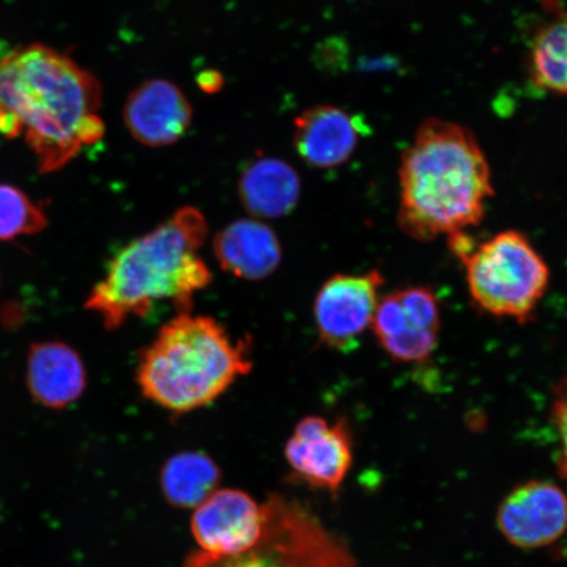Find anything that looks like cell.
Returning <instances> with one entry per match:
<instances>
[{
    "mask_svg": "<svg viewBox=\"0 0 567 567\" xmlns=\"http://www.w3.org/2000/svg\"><path fill=\"white\" fill-rule=\"evenodd\" d=\"M219 481L216 461L198 451L176 453L161 471L162 493L177 508H197L217 492Z\"/></svg>",
    "mask_w": 567,
    "mask_h": 567,
    "instance_id": "e0dca14e",
    "label": "cell"
},
{
    "mask_svg": "<svg viewBox=\"0 0 567 567\" xmlns=\"http://www.w3.org/2000/svg\"><path fill=\"white\" fill-rule=\"evenodd\" d=\"M264 520V508L250 495L236 488H224L196 508L190 530L202 551L225 557L252 547L258 542Z\"/></svg>",
    "mask_w": 567,
    "mask_h": 567,
    "instance_id": "8fae6325",
    "label": "cell"
},
{
    "mask_svg": "<svg viewBox=\"0 0 567 567\" xmlns=\"http://www.w3.org/2000/svg\"><path fill=\"white\" fill-rule=\"evenodd\" d=\"M219 267L238 279L258 281L271 276L281 265L278 236L259 219H237L213 240Z\"/></svg>",
    "mask_w": 567,
    "mask_h": 567,
    "instance_id": "9a60e30c",
    "label": "cell"
},
{
    "mask_svg": "<svg viewBox=\"0 0 567 567\" xmlns=\"http://www.w3.org/2000/svg\"><path fill=\"white\" fill-rule=\"evenodd\" d=\"M460 260L473 303L494 317L528 322L549 286L547 261L517 230L496 234Z\"/></svg>",
    "mask_w": 567,
    "mask_h": 567,
    "instance_id": "8992f818",
    "label": "cell"
},
{
    "mask_svg": "<svg viewBox=\"0 0 567 567\" xmlns=\"http://www.w3.org/2000/svg\"><path fill=\"white\" fill-rule=\"evenodd\" d=\"M384 278L380 269L363 275L337 274L318 290L315 318L319 342L347 352L370 329Z\"/></svg>",
    "mask_w": 567,
    "mask_h": 567,
    "instance_id": "ba28073f",
    "label": "cell"
},
{
    "mask_svg": "<svg viewBox=\"0 0 567 567\" xmlns=\"http://www.w3.org/2000/svg\"><path fill=\"white\" fill-rule=\"evenodd\" d=\"M528 69L535 86L567 95V13L537 32L530 47Z\"/></svg>",
    "mask_w": 567,
    "mask_h": 567,
    "instance_id": "ac0fdd59",
    "label": "cell"
},
{
    "mask_svg": "<svg viewBox=\"0 0 567 567\" xmlns=\"http://www.w3.org/2000/svg\"><path fill=\"white\" fill-rule=\"evenodd\" d=\"M248 343L216 319L177 315L142 351L137 382L148 401L177 415L210 405L251 371Z\"/></svg>",
    "mask_w": 567,
    "mask_h": 567,
    "instance_id": "277c9868",
    "label": "cell"
},
{
    "mask_svg": "<svg viewBox=\"0 0 567 567\" xmlns=\"http://www.w3.org/2000/svg\"><path fill=\"white\" fill-rule=\"evenodd\" d=\"M87 370L73 347L61 340L31 344L25 361V385L33 402L49 410H65L87 389Z\"/></svg>",
    "mask_w": 567,
    "mask_h": 567,
    "instance_id": "5bb4252c",
    "label": "cell"
},
{
    "mask_svg": "<svg viewBox=\"0 0 567 567\" xmlns=\"http://www.w3.org/2000/svg\"><path fill=\"white\" fill-rule=\"evenodd\" d=\"M194 112L186 94L166 80L146 81L131 92L124 106V122L141 145L163 147L186 136Z\"/></svg>",
    "mask_w": 567,
    "mask_h": 567,
    "instance_id": "7c38bea8",
    "label": "cell"
},
{
    "mask_svg": "<svg viewBox=\"0 0 567 567\" xmlns=\"http://www.w3.org/2000/svg\"><path fill=\"white\" fill-rule=\"evenodd\" d=\"M381 349L396 363H423L436 350L441 302L429 287H408L381 297L371 326Z\"/></svg>",
    "mask_w": 567,
    "mask_h": 567,
    "instance_id": "52a82bcc",
    "label": "cell"
},
{
    "mask_svg": "<svg viewBox=\"0 0 567 567\" xmlns=\"http://www.w3.org/2000/svg\"><path fill=\"white\" fill-rule=\"evenodd\" d=\"M261 508L264 528L252 547L225 557L193 551L184 567H358L349 547L300 501L272 494Z\"/></svg>",
    "mask_w": 567,
    "mask_h": 567,
    "instance_id": "5b68a950",
    "label": "cell"
},
{
    "mask_svg": "<svg viewBox=\"0 0 567 567\" xmlns=\"http://www.w3.org/2000/svg\"><path fill=\"white\" fill-rule=\"evenodd\" d=\"M367 125L357 115L336 105H317L295 120V148L310 167L343 166L357 152Z\"/></svg>",
    "mask_w": 567,
    "mask_h": 567,
    "instance_id": "4fadbf2b",
    "label": "cell"
},
{
    "mask_svg": "<svg viewBox=\"0 0 567 567\" xmlns=\"http://www.w3.org/2000/svg\"><path fill=\"white\" fill-rule=\"evenodd\" d=\"M290 470L311 487L337 495L349 474L352 437L346 421L311 415L296 424L286 445Z\"/></svg>",
    "mask_w": 567,
    "mask_h": 567,
    "instance_id": "9c48e42d",
    "label": "cell"
},
{
    "mask_svg": "<svg viewBox=\"0 0 567 567\" xmlns=\"http://www.w3.org/2000/svg\"><path fill=\"white\" fill-rule=\"evenodd\" d=\"M493 195L491 166L474 134L449 120H425L401 158V231L420 243L465 233L484 219Z\"/></svg>",
    "mask_w": 567,
    "mask_h": 567,
    "instance_id": "7a4b0ae2",
    "label": "cell"
},
{
    "mask_svg": "<svg viewBox=\"0 0 567 567\" xmlns=\"http://www.w3.org/2000/svg\"><path fill=\"white\" fill-rule=\"evenodd\" d=\"M238 193L251 216L280 218L289 215L300 200V176L287 162L261 157L244 169Z\"/></svg>",
    "mask_w": 567,
    "mask_h": 567,
    "instance_id": "2e32d148",
    "label": "cell"
},
{
    "mask_svg": "<svg viewBox=\"0 0 567 567\" xmlns=\"http://www.w3.org/2000/svg\"><path fill=\"white\" fill-rule=\"evenodd\" d=\"M102 89L90 71L33 44L0 56V134H23L42 174L55 173L104 136Z\"/></svg>",
    "mask_w": 567,
    "mask_h": 567,
    "instance_id": "6da1fadb",
    "label": "cell"
},
{
    "mask_svg": "<svg viewBox=\"0 0 567 567\" xmlns=\"http://www.w3.org/2000/svg\"><path fill=\"white\" fill-rule=\"evenodd\" d=\"M221 76L217 73H212V71H207V73H203L200 76V87L207 92H215L221 87Z\"/></svg>",
    "mask_w": 567,
    "mask_h": 567,
    "instance_id": "44dd1931",
    "label": "cell"
},
{
    "mask_svg": "<svg viewBox=\"0 0 567 567\" xmlns=\"http://www.w3.org/2000/svg\"><path fill=\"white\" fill-rule=\"evenodd\" d=\"M48 223L45 210L24 190L0 184V243L34 236L44 230Z\"/></svg>",
    "mask_w": 567,
    "mask_h": 567,
    "instance_id": "d6986e66",
    "label": "cell"
},
{
    "mask_svg": "<svg viewBox=\"0 0 567 567\" xmlns=\"http://www.w3.org/2000/svg\"><path fill=\"white\" fill-rule=\"evenodd\" d=\"M208 237V224L194 207L176 210L157 228L127 244L106 266L84 308L117 330L133 318H145L159 303L193 310L195 296L212 281L210 269L198 255Z\"/></svg>",
    "mask_w": 567,
    "mask_h": 567,
    "instance_id": "3957f363",
    "label": "cell"
},
{
    "mask_svg": "<svg viewBox=\"0 0 567 567\" xmlns=\"http://www.w3.org/2000/svg\"><path fill=\"white\" fill-rule=\"evenodd\" d=\"M496 523L517 548L548 547L567 529L566 493L549 481L524 482L503 499Z\"/></svg>",
    "mask_w": 567,
    "mask_h": 567,
    "instance_id": "30bf717a",
    "label": "cell"
},
{
    "mask_svg": "<svg viewBox=\"0 0 567 567\" xmlns=\"http://www.w3.org/2000/svg\"><path fill=\"white\" fill-rule=\"evenodd\" d=\"M550 420L561 444L557 455V470L567 485V378L559 381L553 390Z\"/></svg>",
    "mask_w": 567,
    "mask_h": 567,
    "instance_id": "ffe728a7",
    "label": "cell"
}]
</instances>
